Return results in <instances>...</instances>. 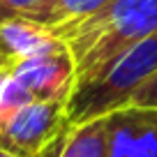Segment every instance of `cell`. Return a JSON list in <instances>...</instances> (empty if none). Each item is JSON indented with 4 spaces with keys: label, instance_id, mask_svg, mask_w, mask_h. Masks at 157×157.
<instances>
[{
    "label": "cell",
    "instance_id": "6da1fadb",
    "mask_svg": "<svg viewBox=\"0 0 157 157\" xmlns=\"http://www.w3.org/2000/svg\"><path fill=\"white\" fill-rule=\"evenodd\" d=\"M157 33V0H111L104 10L60 35L76 65V86L88 83L132 44Z\"/></svg>",
    "mask_w": 157,
    "mask_h": 157
},
{
    "label": "cell",
    "instance_id": "7a4b0ae2",
    "mask_svg": "<svg viewBox=\"0 0 157 157\" xmlns=\"http://www.w3.org/2000/svg\"><path fill=\"white\" fill-rule=\"evenodd\" d=\"M157 74V33L118 53L93 81L72 90L65 116L72 125L88 123L127 106L132 95Z\"/></svg>",
    "mask_w": 157,
    "mask_h": 157
},
{
    "label": "cell",
    "instance_id": "3957f363",
    "mask_svg": "<svg viewBox=\"0 0 157 157\" xmlns=\"http://www.w3.org/2000/svg\"><path fill=\"white\" fill-rule=\"evenodd\" d=\"M12 74L33 99L44 102H67L76 86V65L65 42L53 51L14 63Z\"/></svg>",
    "mask_w": 157,
    "mask_h": 157
},
{
    "label": "cell",
    "instance_id": "277c9868",
    "mask_svg": "<svg viewBox=\"0 0 157 157\" xmlns=\"http://www.w3.org/2000/svg\"><path fill=\"white\" fill-rule=\"evenodd\" d=\"M67 102L33 99L0 129V148L19 157H37L65 120Z\"/></svg>",
    "mask_w": 157,
    "mask_h": 157
},
{
    "label": "cell",
    "instance_id": "5b68a950",
    "mask_svg": "<svg viewBox=\"0 0 157 157\" xmlns=\"http://www.w3.org/2000/svg\"><path fill=\"white\" fill-rule=\"evenodd\" d=\"M106 120V157H157V109L127 104Z\"/></svg>",
    "mask_w": 157,
    "mask_h": 157
},
{
    "label": "cell",
    "instance_id": "8992f818",
    "mask_svg": "<svg viewBox=\"0 0 157 157\" xmlns=\"http://www.w3.org/2000/svg\"><path fill=\"white\" fill-rule=\"evenodd\" d=\"M60 44L63 39L58 35L23 16H10L0 21V51L7 53L14 63L53 51Z\"/></svg>",
    "mask_w": 157,
    "mask_h": 157
},
{
    "label": "cell",
    "instance_id": "52a82bcc",
    "mask_svg": "<svg viewBox=\"0 0 157 157\" xmlns=\"http://www.w3.org/2000/svg\"><path fill=\"white\" fill-rule=\"evenodd\" d=\"M111 0H44L21 16L33 23H39L42 28L60 37L67 30L76 28L78 23H83L86 19L95 16Z\"/></svg>",
    "mask_w": 157,
    "mask_h": 157
},
{
    "label": "cell",
    "instance_id": "ba28073f",
    "mask_svg": "<svg viewBox=\"0 0 157 157\" xmlns=\"http://www.w3.org/2000/svg\"><path fill=\"white\" fill-rule=\"evenodd\" d=\"M106 136H109L106 116L93 118L81 125H72L60 157H106Z\"/></svg>",
    "mask_w": 157,
    "mask_h": 157
},
{
    "label": "cell",
    "instance_id": "9c48e42d",
    "mask_svg": "<svg viewBox=\"0 0 157 157\" xmlns=\"http://www.w3.org/2000/svg\"><path fill=\"white\" fill-rule=\"evenodd\" d=\"M28 102H33V95L14 78L12 67L2 69L0 72V129L5 127L12 120V116L19 109H23Z\"/></svg>",
    "mask_w": 157,
    "mask_h": 157
},
{
    "label": "cell",
    "instance_id": "30bf717a",
    "mask_svg": "<svg viewBox=\"0 0 157 157\" xmlns=\"http://www.w3.org/2000/svg\"><path fill=\"white\" fill-rule=\"evenodd\" d=\"M129 104L134 106H150V109H157V74L152 78H148L146 83L132 95Z\"/></svg>",
    "mask_w": 157,
    "mask_h": 157
},
{
    "label": "cell",
    "instance_id": "8fae6325",
    "mask_svg": "<svg viewBox=\"0 0 157 157\" xmlns=\"http://www.w3.org/2000/svg\"><path fill=\"white\" fill-rule=\"evenodd\" d=\"M39 2H44V0H0V21L10 19V16L25 14L33 7H37Z\"/></svg>",
    "mask_w": 157,
    "mask_h": 157
},
{
    "label": "cell",
    "instance_id": "7c38bea8",
    "mask_svg": "<svg viewBox=\"0 0 157 157\" xmlns=\"http://www.w3.org/2000/svg\"><path fill=\"white\" fill-rule=\"evenodd\" d=\"M10 67H14V60L12 58H2L0 60V72H2V69H10Z\"/></svg>",
    "mask_w": 157,
    "mask_h": 157
},
{
    "label": "cell",
    "instance_id": "4fadbf2b",
    "mask_svg": "<svg viewBox=\"0 0 157 157\" xmlns=\"http://www.w3.org/2000/svg\"><path fill=\"white\" fill-rule=\"evenodd\" d=\"M0 157H19V155H14V152H7V150H2V148H0Z\"/></svg>",
    "mask_w": 157,
    "mask_h": 157
},
{
    "label": "cell",
    "instance_id": "5bb4252c",
    "mask_svg": "<svg viewBox=\"0 0 157 157\" xmlns=\"http://www.w3.org/2000/svg\"><path fill=\"white\" fill-rule=\"evenodd\" d=\"M2 58H10V56H7V53H2V51H0V60H2Z\"/></svg>",
    "mask_w": 157,
    "mask_h": 157
}]
</instances>
